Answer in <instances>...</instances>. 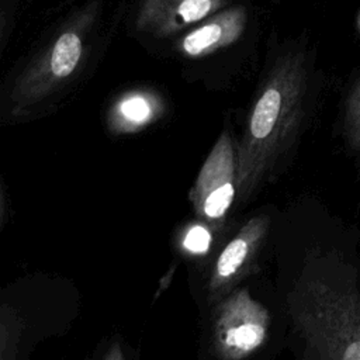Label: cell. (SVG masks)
<instances>
[{
  "label": "cell",
  "mask_w": 360,
  "mask_h": 360,
  "mask_svg": "<svg viewBox=\"0 0 360 360\" xmlns=\"http://www.w3.org/2000/svg\"><path fill=\"white\" fill-rule=\"evenodd\" d=\"M302 360H360V284L336 252L311 250L285 295Z\"/></svg>",
  "instance_id": "1"
},
{
  "label": "cell",
  "mask_w": 360,
  "mask_h": 360,
  "mask_svg": "<svg viewBox=\"0 0 360 360\" xmlns=\"http://www.w3.org/2000/svg\"><path fill=\"white\" fill-rule=\"evenodd\" d=\"M309 75L300 52L280 55L267 72L236 145V198L246 202L269 181L295 141Z\"/></svg>",
  "instance_id": "2"
},
{
  "label": "cell",
  "mask_w": 360,
  "mask_h": 360,
  "mask_svg": "<svg viewBox=\"0 0 360 360\" xmlns=\"http://www.w3.org/2000/svg\"><path fill=\"white\" fill-rule=\"evenodd\" d=\"M211 321V350L218 360L250 357L266 345L271 328V314L248 288L215 302Z\"/></svg>",
  "instance_id": "3"
},
{
  "label": "cell",
  "mask_w": 360,
  "mask_h": 360,
  "mask_svg": "<svg viewBox=\"0 0 360 360\" xmlns=\"http://www.w3.org/2000/svg\"><path fill=\"white\" fill-rule=\"evenodd\" d=\"M188 198L198 221L214 231L224 226L236 198V143L226 129L205 158Z\"/></svg>",
  "instance_id": "4"
},
{
  "label": "cell",
  "mask_w": 360,
  "mask_h": 360,
  "mask_svg": "<svg viewBox=\"0 0 360 360\" xmlns=\"http://www.w3.org/2000/svg\"><path fill=\"white\" fill-rule=\"evenodd\" d=\"M270 218L256 215L248 219L217 256L208 283L210 302H218L256 270L257 259L270 231Z\"/></svg>",
  "instance_id": "5"
},
{
  "label": "cell",
  "mask_w": 360,
  "mask_h": 360,
  "mask_svg": "<svg viewBox=\"0 0 360 360\" xmlns=\"http://www.w3.org/2000/svg\"><path fill=\"white\" fill-rule=\"evenodd\" d=\"M228 0H141L136 28L155 37H170L226 6Z\"/></svg>",
  "instance_id": "6"
},
{
  "label": "cell",
  "mask_w": 360,
  "mask_h": 360,
  "mask_svg": "<svg viewBox=\"0 0 360 360\" xmlns=\"http://www.w3.org/2000/svg\"><path fill=\"white\" fill-rule=\"evenodd\" d=\"M83 55V41L77 31L62 32L30 76L21 82L20 90L25 100L41 97L55 84L68 79L77 68Z\"/></svg>",
  "instance_id": "7"
},
{
  "label": "cell",
  "mask_w": 360,
  "mask_h": 360,
  "mask_svg": "<svg viewBox=\"0 0 360 360\" xmlns=\"http://www.w3.org/2000/svg\"><path fill=\"white\" fill-rule=\"evenodd\" d=\"M246 22L248 13L245 7L224 8L184 34L179 42V49L187 58H204L235 44L242 37Z\"/></svg>",
  "instance_id": "8"
},
{
  "label": "cell",
  "mask_w": 360,
  "mask_h": 360,
  "mask_svg": "<svg viewBox=\"0 0 360 360\" xmlns=\"http://www.w3.org/2000/svg\"><path fill=\"white\" fill-rule=\"evenodd\" d=\"M162 114V101L150 91L134 90L120 97L108 114V127L117 134H132L150 125Z\"/></svg>",
  "instance_id": "9"
},
{
  "label": "cell",
  "mask_w": 360,
  "mask_h": 360,
  "mask_svg": "<svg viewBox=\"0 0 360 360\" xmlns=\"http://www.w3.org/2000/svg\"><path fill=\"white\" fill-rule=\"evenodd\" d=\"M343 134L347 145L360 152V77L352 87L345 105Z\"/></svg>",
  "instance_id": "10"
},
{
  "label": "cell",
  "mask_w": 360,
  "mask_h": 360,
  "mask_svg": "<svg viewBox=\"0 0 360 360\" xmlns=\"http://www.w3.org/2000/svg\"><path fill=\"white\" fill-rule=\"evenodd\" d=\"M212 232L214 229L205 222H193L183 231L180 245L188 255L202 256L212 245Z\"/></svg>",
  "instance_id": "11"
},
{
  "label": "cell",
  "mask_w": 360,
  "mask_h": 360,
  "mask_svg": "<svg viewBox=\"0 0 360 360\" xmlns=\"http://www.w3.org/2000/svg\"><path fill=\"white\" fill-rule=\"evenodd\" d=\"M18 332L15 316L10 309L0 307V360L10 359Z\"/></svg>",
  "instance_id": "12"
},
{
  "label": "cell",
  "mask_w": 360,
  "mask_h": 360,
  "mask_svg": "<svg viewBox=\"0 0 360 360\" xmlns=\"http://www.w3.org/2000/svg\"><path fill=\"white\" fill-rule=\"evenodd\" d=\"M103 360H124V354L121 350V345L118 342L112 343L111 347L108 349V352L105 353Z\"/></svg>",
  "instance_id": "13"
},
{
  "label": "cell",
  "mask_w": 360,
  "mask_h": 360,
  "mask_svg": "<svg viewBox=\"0 0 360 360\" xmlns=\"http://www.w3.org/2000/svg\"><path fill=\"white\" fill-rule=\"evenodd\" d=\"M1 212H3V211H1V195H0V222H1V215H3Z\"/></svg>",
  "instance_id": "14"
}]
</instances>
